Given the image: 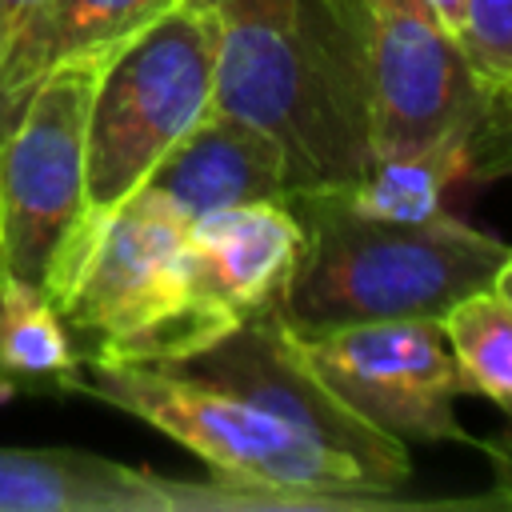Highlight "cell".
Segmentation results:
<instances>
[{"label":"cell","instance_id":"1","mask_svg":"<svg viewBox=\"0 0 512 512\" xmlns=\"http://www.w3.org/2000/svg\"><path fill=\"white\" fill-rule=\"evenodd\" d=\"M212 112L268 132L288 196L336 192L372 168V84L356 0H208Z\"/></svg>","mask_w":512,"mask_h":512},{"label":"cell","instance_id":"2","mask_svg":"<svg viewBox=\"0 0 512 512\" xmlns=\"http://www.w3.org/2000/svg\"><path fill=\"white\" fill-rule=\"evenodd\" d=\"M288 204L304 224V252L276 312L300 332L444 316L456 300L488 288L512 252L448 212L420 224H392L348 212L332 192L288 196Z\"/></svg>","mask_w":512,"mask_h":512},{"label":"cell","instance_id":"3","mask_svg":"<svg viewBox=\"0 0 512 512\" xmlns=\"http://www.w3.org/2000/svg\"><path fill=\"white\" fill-rule=\"evenodd\" d=\"M48 300L80 360L176 364L228 332L192 292L188 216L152 188L72 236Z\"/></svg>","mask_w":512,"mask_h":512},{"label":"cell","instance_id":"4","mask_svg":"<svg viewBox=\"0 0 512 512\" xmlns=\"http://www.w3.org/2000/svg\"><path fill=\"white\" fill-rule=\"evenodd\" d=\"M100 404H112L176 444L200 456L212 476L268 488L284 496L320 500L328 512L360 508H396L400 496H376L344 460L256 408L252 400L184 376L164 364H128V360H80L76 388Z\"/></svg>","mask_w":512,"mask_h":512},{"label":"cell","instance_id":"5","mask_svg":"<svg viewBox=\"0 0 512 512\" xmlns=\"http://www.w3.org/2000/svg\"><path fill=\"white\" fill-rule=\"evenodd\" d=\"M216 16L176 0L104 64L84 136V220L112 216L212 108ZM76 228V232H80Z\"/></svg>","mask_w":512,"mask_h":512},{"label":"cell","instance_id":"6","mask_svg":"<svg viewBox=\"0 0 512 512\" xmlns=\"http://www.w3.org/2000/svg\"><path fill=\"white\" fill-rule=\"evenodd\" d=\"M108 60L56 68L0 140V276L44 296L84 220L88 108Z\"/></svg>","mask_w":512,"mask_h":512},{"label":"cell","instance_id":"7","mask_svg":"<svg viewBox=\"0 0 512 512\" xmlns=\"http://www.w3.org/2000/svg\"><path fill=\"white\" fill-rule=\"evenodd\" d=\"M288 328V324H284ZM300 360L368 424L396 440H464L456 420L464 376L440 328V316L360 320L300 332L288 328Z\"/></svg>","mask_w":512,"mask_h":512},{"label":"cell","instance_id":"8","mask_svg":"<svg viewBox=\"0 0 512 512\" xmlns=\"http://www.w3.org/2000/svg\"><path fill=\"white\" fill-rule=\"evenodd\" d=\"M164 368L236 392L256 408L272 412L276 420H284L336 460H344L376 496H400V488L412 476L404 440L368 424L300 360L276 308L240 320L200 352Z\"/></svg>","mask_w":512,"mask_h":512},{"label":"cell","instance_id":"9","mask_svg":"<svg viewBox=\"0 0 512 512\" xmlns=\"http://www.w3.org/2000/svg\"><path fill=\"white\" fill-rule=\"evenodd\" d=\"M372 84V156L476 136L488 100L428 0H356Z\"/></svg>","mask_w":512,"mask_h":512},{"label":"cell","instance_id":"10","mask_svg":"<svg viewBox=\"0 0 512 512\" xmlns=\"http://www.w3.org/2000/svg\"><path fill=\"white\" fill-rule=\"evenodd\" d=\"M0 512H328L232 480H172L80 448H0Z\"/></svg>","mask_w":512,"mask_h":512},{"label":"cell","instance_id":"11","mask_svg":"<svg viewBox=\"0 0 512 512\" xmlns=\"http://www.w3.org/2000/svg\"><path fill=\"white\" fill-rule=\"evenodd\" d=\"M300 252L304 224L288 200H248L188 220L192 292L224 328L276 308Z\"/></svg>","mask_w":512,"mask_h":512},{"label":"cell","instance_id":"12","mask_svg":"<svg viewBox=\"0 0 512 512\" xmlns=\"http://www.w3.org/2000/svg\"><path fill=\"white\" fill-rule=\"evenodd\" d=\"M176 0H36L0 52V140L28 96L64 64L108 60Z\"/></svg>","mask_w":512,"mask_h":512},{"label":"cell","instance_id":"13","mask_svg":"<svg viewBox=\"0 0 512 512\" xmlns=\"http://www.w3.org/2000/svg\"><path fill=\"white\" fill-rule=\"evenodd\" d=\"M140 188L160 192L188 220L228 204L284 200V152L268 132L208 108Z\"/></svg>","mask_w":512,"mask_h":512},{"label":"cell","instance_id":"14","mask_svg":"<svg viewBox=\"0 0 512 512\" xmlns=\"http://www.w3.org/2000/svg\"><path fill=\"white\" fill-rule=\"evenodd\" d=\"M76 372L80 348L56 304L40 288L0 276V400L72 392Z\"/></svg>","mask_w":512,"mask_h":512},{"label":"cell","instance_id":"15","mask_svg":"<svg viewBox=\"0 0 512 512\" xmlns=\"http://www.w3.org/2000/svg\"><path fill=\"white\" fill-rule=\"evenodd\" d=\"M472 140L476 136H448L432 148L384 156L372 160L364 176L336 188L332 196L368 220H392V224H420L444 212V188L472 164Z\"/></svg>","mask_w":512,"mask_h":512},{"label":"cell","instance_id":"16","mask_svg":"<svg viewBox=\"0 0 512 512\" xmlns=\"http://www.w3.org/2000/svg\"><path fill=\"white\" fill-rule=\"evenodd\" d=\"M440 328L464 376V392H480L512 416V312L492 296V288H480L456 300L440 316Z\"/></svg>","mask_w":512,"mask_h":512},{"label":"cell","instance_id":"17","mask_svg":"<svg viewBox=\"0 0 512 512\" xmlns=\"http://www.w3.org/2000/svg\"><path fill=\"white\" fill-rule=\"evenodd\" d=\"M456 48L488 100V116H512V0H464Z\"/></svg>","mask_w":512,"mask_h":512},{"label":"cell","instance_id":"18","mask_svg":"<svg viewBox=\"0 0 512 512\" xmlns=\"http://www.w3.org/2000/svg\"><path fill=\"white\" fill-rule=\"evenodd\" d=\"M488 456H492V464H496V500L500 504H512V432L504 436V440H488V444H480Z\"/></svg>","mask_w":512,"mask_h":512},{"label":"cell","instance_id":"19","mask_svg":"<svg viewBox=\"0 0 512 512\" xmlns=\"http://www.w3.org/2000/svg\"><path fill=\"white\" fill-rule=\"evenodd\" d=\"M36 8V0H0V52L4 44L16 36V28L24 24V16Z\"/></svg>","mask_w":512,"mask_h":512},{"label":"cell","instance_id":"20","mask_svg":"<svg viewBox=\"0 0 512 512\" xmlns=\"http://www.w3.org/2000/svg\"><path fill=\"white\" fill-rule=\"evenodd\" d=\"M428 4H432L436 20L444 24V32L456 40L460 36V20H464V0H428Z\"/></svg>","mask_w":512,"mask_h":512},{"label":"cell","instance_id":"21","mask_svg":"<svg viewBox=\"0 0 512 512\" xmlns=\"http://www.w3.org/2000/svg\"><path fill=\"white\" fill-rule=\"evenodd\" d=\"M488 288H492V296L512 312V252L500 260V268L492 272V284H488Z\"/></svg>","mask_w":512,"mask_h":512}]
</instances>
